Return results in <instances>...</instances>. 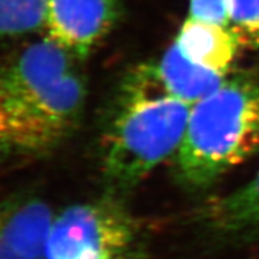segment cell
<instances>
[{"mask_svg": "<svg viewBox=\"0 0 259 259\" xmlns=\"http://www.w3.org/2000/svg\"><path fill=\"white\" fill-rule=\"evenodd\" d=\"M259 149V76L240 71L191 107L177 153V174L203 188L245 162Z\"/></svg>", "mask_w": 259, "mask_h": 259, "instance_id": "cell-2", "label": "cell"}, {"mask_svg": "<svg viewBox=\"0 0 259 259\" xmlns=\"http://www.w3.org/2000/svg\"><path fill=\"white\" fill-rule=\"evenodd\" d=\"M190 19L221 26H233L228 0H190Z\"/></svg>", "mask_w": 259, "mask_h": 259, "instance_id": "cell-12", "label": "cell"}, {"mask_svg": "<svg viewBox=\"0 0 259 259\" xmlns=\"http://www.w3.org/2000/svg\"><path fill=\"white\" fill-rule=\"evenodd\" d=\"M243 42V37L233 26L201 23L190 17L175 38L186 58L225 75L229 74Z\"/></svg>", "mask_w": 259, "mask_h": 259, "instance_id": "cell-7", "label": "cell"}, {"mask_svg": "<svg viewBox=\"0 0 259 259\" xmlns=\"http://www.w3.org/2000/svg\"><path fill=\"white\" fill-rule=\"evenodd\" d=\"M232 25L243 39L256 42L259 36V0H228Z\"/></svg>", "mask_w": 259, "mask_h": 259, "instance_id": "cell-11", "label": "cell"}, {"mask_svg": "<svg viewBox=\"0 0 259 259\" xmlns=\"http://www.w3.org/2000/svg\"><path fill=\"white\" fill-rule=\"evenodd\" d=\"M70 56L48 37L25 48L2 71L8 142L25 150H45L74 128L85 89Z\"/></svg>", "mask_w": 259, "mask_h": 259, "instance_id": "cell-1", "label": "cell"}, {"mask_svg": "<svg viewBox=\"0 0 259 259\" xmlns=\"http://www.w3.org/2000/svg\"><path fill=\"white\" fill-rule=\"evenodd\" d=\"M153 67L164 91L191 107L219 89L228 75L190 61L175 42Z\"/></svg>", "mask_w": 259, "mask_h": 259, "instance_id": "cell-9", "label": "cell"}, {"mask_svg": "<svg viewBox=\"0 0 259 259\" xmlns=\"http://www.w3.org/2000/svg\"><path fill=\"white\" fill-rule=\"evenodd\" d=\"M203 219L217 233L237 238L259 236V171L242 187L210 200Z\"/></svg>", "mask_w": 259, "mask_h": 259, "instance_id": "cell-8", "label": "cell"}, {"mask_svg": "<svg viewBox=\"0 0 259 259\" xmlns=\"http://www.w3.org/2000/svg\"><path fill=\"white\" fill-rule=\"evenodd\" d=\"M48 0H0V36L24 34L45 26Z\"/></svg>", "mask_w": 259, "mask_h": 259, "instance_id": "cell-10", "label": "cell"}, {"mask_svg": "<svg viewBox=\"0 0 259 259\" xmlns=\"http://www.w3.org/2000/svg\"><path fill=\"white\" fill-rule=\"evenodd\" d=\"M132 240V219L118 204H76L53 219L44 259H120Z\"/></svg>", "mask_w": 259, "mask_h": 259, "instance_id": "cell-4", "label": "cell"}, {"mask_svg": "<svg viewBox=\"0 0 259 259\" xmlns=\"http://www.w3.org/2000/svg\"><path fill=\"white\" fill-rule=\"evenodd\" d=\"M52 208L36 197L0 201V259H44Z\"/></svg>", "mask_w": 259, "mask_h": 259, "instance_id": "cell-6", "label": "cell"}, {"mask_svg": "<svg viewBox=\"0 0 259 259\" xmlns=\"http://www.w3.org/2000/svg\"><path fill=\"white\" fill-rule=\"evenodd\" d=\"M4 142H8V121H7L3 99L0 95V145L4 144Z\"/></svg>", "mask_w": 259, "mask_h": 259, "instance_id": "cell-13", "label": "cell"}, {"mask_svg": "<svg viewBox=\"0 0 259 259\" xmlns=\"http://www.w3.org/2000/svg\"><path fill=\"white\" fill-rule=\"evenodd\" d=\"M126 82L103 157L105 178L117 187H131L178 153L191 111L164 91L153 66H141Z\"/></svg>", "mask_w": 259, "mask_h": 259, "instance_id": "cell-3", "label": "cell"}, {"mask_svg": "<svg viewBox=\"0 0 259 259\" xmlns=\"http://www.w3.org/2000/svg\"><path fill=\"white\" fill-rule=\"evenodd\" d=\"M120 15L118 0H48V37L76 57L89 56Z\"/></svg>", "mask_w": 259, "mask_h": 259, "instance_id": "cell-5", "label": "cell"}, {"mask_svg": "<svg viewBox=\"0 0 259 259\" xmlns=\"http://www.w3.org/2000/svg\"><path fill=\"white\" fill-rule=\"evenodd\" d=\"M255 44L259 46V36H258V38H256V42Z\"/></svg>", "mask_w": 259, "mask_h": 259, "instance_id": "cell-14", "label": "cell"}]
</instances>
